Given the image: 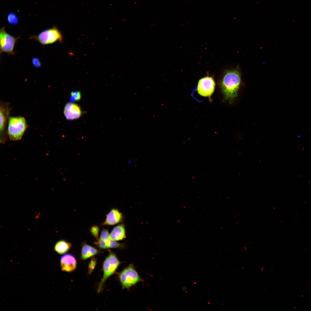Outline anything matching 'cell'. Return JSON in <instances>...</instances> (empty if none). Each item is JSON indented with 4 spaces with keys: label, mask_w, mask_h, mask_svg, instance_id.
I'll use <instances>...</instances> for the list:
<instances>
[{
    "label": "cell",
    "mask_w": 311,
    "mask_h": 311,
    "mask_svg": "<svg viewBox=\"0 0 311 311\" xmlns=\"http://www.w3.org/2000/svg\"><path fill=\"white\" fill-rule=\"evenodd\" d=\"M241 83V73L239 67L225 72L220 86L225 100L233 102L238 96Z\"/></svg>",
    "instance_id": "1"
},
{
    "label": "cell",
    "mask_w": 311,
    "mask_h": 311,
    "mask_svg": "<svg viewBox=\"0 0 311 311\" xmlns=\"http://www.w3.org/2000/svg\"><path fill=\"white\" fill-rule=\"evenodd\" d=\"M120 263V262L116 254L109 250L108 255L103 263V276L98 285V293H100L103 291L105 281L115 273Z\"/></svg>",
    "instance_id": "2"
},
{
    "label": "cell",
    "mask_w": 311,
    "mask_h": 311,
    "mask_svg": "<svg viewBox=\"0 0 311 311\" xmlns=\"http://www.w3.org/2000/svg\"><path fill=\"white\" fill-rule=\"evenodd\" d=\"M8 121L7 131L10 139L12 141L20 139L27 127L25 118L21 116L10 117Z\"/></svg>",
    "instance_id": "3"
},
{
    "label": "cell",
    "mask_w": 311,
    "mask_h": 311,
    "mask_svg": "<svg viewBox=\"0 0 311 311\" xmlns=\"http://www.w3.org/2000/svg\"><path fill=\"white\" fill-rule=\"evenodd\" d=\"M29 39H34L43 45L53 44L56 42L62 43L63 37L61 33L56 26L43 30L37 35H32Z\"/></svg>",
    "instance_id": "4"
},
{
    "label": "cell",
    "mask_w": 311,
    "mask_h": 311,
    "mask_svg": "<svg viewBox=\"0 0 311 311\" xmlns=\"http://www.w3.org/2000/svg\"><path fill=\"white\" fill-rule=\"evenodd\" d=\"M118 278L122 288L129 289L137 283L143 281L133 265L130 264L119 274Z\"/></svg>",
    "instance_id": "5"
},
{
    "label": "cell",
    "mask_w": 311,
    "mask_h": 311,
    "mask_svg": "<svg viewBox=\"0 0 311 311\" xmlns=\"http://www.w3.org/2000/svg\"><path fill=\"white\" fill-rule=\"evenodd\" d=\"M20 38V37H15L7 32L5 26L1 28L0 29V54L5 52L9 55L15 54L16 52L14 51L15 45Z\"/></svg>",
    "instance_id": "6"
},
{
    "label": "cell",
    "mask_w": 311,
    "mask_h": 311,
    "mask_svg": "<svg viewBox=\"0 0 311 311\" xmlns=\"http://www.w3.org/2000/svg\"><path fill=\"white\" fill-rule=\"evenodd\" d=\"M215 83L211 77L207 76L199 81L196 90L200 96L208 97L210 99L215 89Z\"/></svg>",
    "instance_id": "7"
},
{
    "label": "cell",
    "mask_w": 311,
    "mask_h": 311,
    "mask_svg": "<svg viewBox=\"0 0 311 311\" xmlns=\"http://www.w3.org/2000/svg\"><path fill=\"white\" fill-rule=\"evenodd\" d=\"M7 103L3 102H1L0 103V142L2 143L5 140L7 124L9 117H8L10 109Z\"/></svg>",
    "instance_id": "8"
},
{
    "label": "cell",
    "mask_w": 311,
    "mask_h": 311,
    "mask_svg": "<svg viewBox=\"0 0 311 311\" xmlns=\"http://www.w3.org/2000/svg\"><path fill=\"white\" fill-rule=\"evenodd\" d=\"M80 107L77 104L73 102H69L65 105L64 113L66 119L72 120L79 118L81 114Z\"/></svg>",
    "instance_id": "9"
},
{
    "label": "cell",
    "mask_w": 311,
    "mask_h": 311,
    "mask_svg": "<svg viewBox=\"0 0 311 311\" xmlns=\"http://www.w3.org/2000/svg\"><path fill=\"white\" fill-rule=\"evenodd\" d=\"M122 214L117 209L113 208L106 215V218L100 225V226L105 225H113L122 222L123 220Z\"/></svg>",
    "instance_id": "10"
},
{
    "label": "cell",
    "mask_w": 311,
    "mask_h": 311,
    "mask_svg": "<svg viewBox=\"0 0 311 311\" xmlns=\"http://www.w3.org/2000/svg\"><path fill=\"white\" fill-rule=\"evenodd\" d=\"M60 262L61 269L63 271L71 272L76 268L77 261L75 257L71 254H66L62 256Z\"/></svg>",
    "instance_id": "11"
},
{
    "label": "cell",
    "mask_w": 311,
    "mask_h": 311,
    "mask_svg": "<svg viewBox=\"0 0 311 311\" xmlns=\"http://www.w3.org/2000/svg\"><path fill=\"white\" fill-rule=\"evenodd\" d=\"M126 237L124 225L120 224L115 227L109 234V239L111 240L118 241L124 239Z\"/></svg>",
    "instance_id": "12"
},
{
    "label": "cell",
    "mask_w": 311,
    "mask_h": 311,
    "mask_svg": "<svg viewBox=\"0 0 311 311\" xmlns=\"http://www.w3.org/2000/svg\"><path fill=\"white\" fill-rule=\"evenodd\" d=\"M99 253V251L96 248L88 244L85 242L82 243L81 252V258L82 260L86 259Z\"/></svg>",
    "instance_id": "13"
},
{
    "label": "cell",
    "mask_w": 311,
    "mask_h": 311,
    "mask_svg": "<svg viewBox=\"0 0 311 311\" xmlns=\"http://www.w3.org/2000/svg\"><path fill=\"white\" fill-rule=\"evenodd\" d=\"M72 245L71 243L64 240H60L55 243L54 250L59 254H63L71 249Z\"/></svg>",
    "instance_id": "14"
},
{
    "label": "cell",
    "mask_w": 311,
    "mask_h": 311,
    "mask_svg": "<svg viewBox=\"0 0 311 311\" xmlns=\"http://www.w3.org/2000/svg\"><path fill=\"white\" fill-rule=\"evenodd\" d=\"M7 20L9 23L12 25H17L19 22L18 17L14 12H11L8 14Z\"/></svg>",
    "instance_id": "15"
},
{
    "label": "cell",
    "mask_w": 311,
    "mask_h": 311,
    "mask_svg": "<svg viewBox=\"0 0 311 311\" xmlns=\"http://www.w3.org/2000/svg\"><path fill=\"white\" fill-rule=\"evenodd\" d=\"M81 98V92L79 91L75 90L71 92L69 98L70 101L73 103L79 101Z\"/></svg>",
    "instance_id": "16"
},
{
    "label": "cell",
    "mask_w": 311,
    "mask_h": 311,
    "mask_svg": "<svg viewBox=\"0 0 311 311\" xmlns=\"http://www.w3.org/2000/svg\"><path fill=\"white\" fill-rule=\"evenodd\" d=\"M90 232L91 234L97 240L99 239V228L96 225H93L90 227Z\"/></svg>",
    "instance_id": "17"
},
{
    "label": "cell",
    "mask_w": 311,
    "mask_h": 311,
    "mask_svg": "<svg viewBox=\"0 0 311 311\" xmlns=\"http://www.w3.org/2000/svg\"><path fill=\"white\" fill-rule=\"evenodd\" d=\"M97 263V259L93 257L91 259L88 266V274H90L94 270Z\"/></svg>",
    "instance_id": "18"
},
{
    "label": "cell",
    "mask_w": 311,
    "mask_h": 311,
    "mask_svg": "<svg viewBox=\"0 0 311 311\" xmlns=\"http://www.w3.org/2000/svg\"><path fill=\"white\" fill-rule=\"evenodd\" d=\"M109 234L108 228H103L101 231L100 239L104 240L108 239Z\"/></svg>",
    "instance_id": "19"
},
{
    "label": "cell",
    "mask_w": 311,
    "mask_h": 311,
    "mask_svg": "<svg viewBox=\"0 0 311 311\" xmlns=\"http://www.w3.org/2000/svg\"><path fill=\"white\" fill-rule=\"evenodd\" d=\"M33 65L36 68H39L41 66V64L39 58L37 57H33L31 59Z\"/></svg>",
    "instance_id": "20"
}]
</instances>
